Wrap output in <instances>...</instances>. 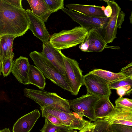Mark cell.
I'll return each mask as SVG.
<instances>
[{
	"mask_svg": "<svg viewBox=\"0 0 132 132\" xmlns=\"http://www.w3.org/2000/svg\"><path fill=\"white\" fill-rule=\"evenodd\" d=\"M29 25L26 10L0 0V37L22 36L29 29Z\"/></svg>",
	"mask_w": 132,
	"mask_h": 132,
	"instance_id": "6da1fadb",
	"label": "cell"
},
{
	"mask_svg": "<svg viewBox=\"0 0 132 132\" xmlns=\"http://www.w3.org/2000/svg\"><path fill=\"white\" fill-rule=\"evenodd\" d=\"M88 31L80 26L69 30H63L50 36L49 42L55 48L61 50L83 43Z\"/></svg>",
	"mask_w": 132,
	"mask_h": 132,
	"instance_id": "7a4b0ae2",
	"label": "cell"
},
{
	"mask_svg": "<svg viewBox=\"0 0 132 132\" xmlns=\"http://www.w3.org/2000/svg\"><path fill=\"white\" fill-rule=\"evenodd\" d=\"M24 96L34 101L42 107L50 106L68 113L72 112L68 100L62 98L55 93L25 88Z\"/></svg>",
	"mask_w": 132,
	"mask_h": 132,
	"instance_id": "3957f363",
	"label": "cell"
},
{
	"mask_svg": "<svg viewBox=\"0 0 132 132\" xmlns=\"http://www.w3.org/2000/svg\"><path fill=\"white\" fill-rule=\"evenodd\" d=\"M29 55L35 66L46 78L64 90L71 92L70 88L64 76L60 72L42 52L33 51L30 53Z\"/></svg>",
	"mask_w": 132,
	"mask_h": 132,
	"instance_id": "277c9868",
	"label": "cell"
},
{
	"mask_svg": "<svg viewBox=\"0 0 132 132\" xmlns=\"http://www.w3.org/2000/svg\"><path fill=\"white\" fill-rule=\"evenodd\" d=\"M65 70V78L73 95H77L84 84V76L79 66V63L75 59L69 58L62 52Z\"/></svg>",
	"mask_w": 132,
	"mask_h": 132,
	"instance_id": "5b68a950",
	"label": "cell"
},
{
	"mask_svg": "<svg viewBox=\"0 0 132 132\" xmlns=\"http://www.w3.org/2000/svg\"><path fill=\"white\" fill-rule=\"evenodd\" d=\"M103 1L109 5L112 10L111 16L103 28L104 29V39L107 45L112 42L116 38L117 29L121 28L126 14L123 11H121L120 7L114 1Z\"/></svg>",
	"mask_w": 132,
	"mask_h": 132,
	"instance_id": "8992f818",
	"label": "cell"
},
{
	"mask_svg": "<svg viewBox=\"0 0 132 132\" xmlns=\"http://www.w3.org/2000/svg\"><path fill=\"white\" fill-rule=\"evenodd\" d=\"M41 111L51 114L57 118L63 125L71 129L80 130L91 123L74 112L68 113L50 106L40 107Z\"/></svg>",
	"mask_w": 132,
	"mask_h": 132,
	"instance_id": "52a82bcc",
	"label": "cell"
},
{
	"mask_svg": "<svg viewBox=\"0 0 132 132\" xmlns=\"http://www.w3.org/2000/svg\"><path fill=\"white\" fill-rule=\"evenodd\" d=\"M100 98L87 92L78 98L68 100L70 109L80 116L88 118L90 121L95 119L94 109L95 104Z\"/></svg>",
	"mask_w": 132,
	"mask_h": 132,
	"instance_id": "ba28073f",
	"label": "cell"
},
{
	"mask_svg": "<svg viewBox=\"0 0 132 132\" xmlns=\"http://www.w3.org/2000/svg\"><path fill=\"white\" fill-rule=\"evenodd\" d=\"M108 83L105 80L89 72L84 76V84L87 92L100 98L110 96L112 93Z\"/></svg>",
	"mask_w": 132,
	"mask_h": 132,
	"instance_id": "9c48e42d",
	"label": "cell"
},
{
	"mask_svg": "<svg viewBox=\"0 0 132 132\" xmlns=\"http://www.w3.org/2000/svg\"><path fill=\"white\" fill-rule=\"evenodd\" d=\"M62 10L80 27L88 31L94 28L99 30L103 29L109 19L106 17L98 18L86 16L64 7Z\"/></svg>",
	"mask_w": 132,
	"mask_h": 132,
	"instance_id": "30bf717a",
	"label": "cell"
},
{
	"mask_svg": "<svg viewBox=\"0 0 132 132\" xmlns=\"http://www.w3.org/2000/svg\"><path fill=\"white\" fill-rule=\"evenodd\" d=\"M99 29L94 28L88 31V34L84 42L79 48L84 52H101L107 45Z\"/></svg>",
	"mask_w": 132,
	"mask_h": 132,
	"instance_id": "8fae6325",
	"label": "cell"
},
{
	"mask_svg": "<svg viewBox=\"0 0 132 132\" xmlns=\"http://www.w3.org/2000/svg\"><path fill=\"white\" fill-rule=\"evenodd\" d=\"M97 120L111 125L117 124L132 126V110L114 106V109L107 116Z\"/></svg>",
	"mask_w": 132,
	"mask_h": 132,
	"instance_id": "7c38bea8",
	"label": "cell"
},
{
	"mask_svg": "<svg viewBox=\"0 0 132 132\" xmlns=\"http://www.w3.org/2000/svg\"><path fill=\"white\" fill-rule=\"evenodd\" d=\"M29 21V29L34 36L43 42L48 41L51 36L46 28L45 22L41 18L34 14L29 9L26 10Z\"/></svg>",
	"mask_w": 132,
	"mask_h": 132,
	"instance_id": "4fadbf2b",
	"label": "cell"
},
{
	"mask_svg": "<svg viewBox=\"0 0 132 132\" xmlns=\"http://www.w3.org/2000/svg\"><path fill=\"white\" fill-rule=\"evenodd\" d=\"M42 53L63 75H65L64 65L61 50L54 48L49 41L43 42Z\"/></svg>",
	"mask_w": 132,
	"mask_h": 132,
	"instance_id": "5bb4252c",
	"label": "cell"
},
{
	"mask_svg": "<svg viewBox=\"0 0 132 132\" xmlns=\"http://www.w3.org/2000/svg\"><path fill=\"white\" fill-rule=\"evenodd\" d=\"M41 115L35 109L19 118L13 125V132H30Z\"/></svg>",
	"mask_w": 132,
	"mask_h": 132,
	"instance_id": "9a60e30c",
	"label": "cell"
},
{
	"mask_svg": "<svg viewBox=\"0 0 132 132\" xmlns=\"http://www.w3.org/2000/svg\"><path fill=\"white\" fill-rule=\"evenodd\" d=\"M30 64L28 58L20 56L14 61L11 72L20 83L29 84L28 73Z\"/></svg>",
	"mask_w": 132,
	"mask_h": 132,
	"instance_id": "2e32d148",
	"label": "cell"
},
{
	"mask_svg": "<svg viewBox=\"0 0 132 132\" xmlns=\"http://www.w3.org/2000/svg\"><path fill=\"white\" fill-rule=\"evenodd\" d=\"M69 10L86 16L98 18L106 17L102 10V6L70 4L66 5Z\"/></svg>",
	"mask_w": 132,
	"mask_h": 132,
	"instance_id": "e0dca14e",
	"label": "cell"
},
{
	"mask_svg": "<svg viewBox=\"0 0 132 132\" xmlns=\"http://www.w3.org/2000/svg\"><path fill=\"white\" fill-rule=\"evenodd\" d=\"M114 106L110 101L109 97L100 98L96 102L94 109L96 120L107 116L114 109Z\"/></svg>",
	"mask_w": 132,
	"mask_h": 132,
	"instance_id": "ac0fdd59",
	"label": "cell"
},
{
	"mask_svg": "<svg viewBox=\"0 0 132 132\" xmlns=\"http://www.w3.org/2000/svg\"><path fill=\"white\" fill-rule=\"evenodd\" d=\"M34 14L42 19L45 22L52 13L44 0H27Z\"/></svg>",
	"mask_w": 132,
	"mask_h": 132,
	"instance_id": "d6986e66",
	"label": "cell"
},
{
	"mask_svg": "<svg viewBox=\"0 0 132 132\" xmlns=\"http://www.w3.org/2000/svg\"><path fill=\"white\" fill-rule=\"evenodd\" d=\"M28 78L29 84L34 85L41 90L44 89L46 84L44 76L38 68L33 65H29Z\"/></svg>",
	"mask_w": 132,
	"mask_h": 132,
	"instance_id": "ffe728a7",
	"label": "cell"
},
{
	"mask_svg": "<svg viewBox=\"0 0 132 132\" xmlns=\"http://www.w3.org/2000/svg\"><path fill=\"white\" fill-rule=\"evenodd\" d=\"M89 72L98 76L109 83L127 77L120 72H113L102 69H94Z\"/></svg>",
	"mask_w": 132,
	"mask_h": 132,
	"instance_id": "44dd1931",
	"label": "cell"
},
{
	"mask_svg": "<svg viewBox=\"0 0 132 132\" xmlns=\"http://www.w3.org/2000/svg\"><path fill=\"white\" fill-rule=\"evenodd\" d=\"M41 132H70L72 130L64 125H56L52 123L46 118Z\"/></svg>",
	"mask_w": 132,
	"mask_h": 132,
	"instance_id": "7402d4cb",
	"label": "cell"
},
{
	"mask_svg": "<svg viewBox=\"0 0 132 132\" xmlns=\"http://www.w3.org/2000/svg\"><path fill=\"white\" fill-rule=\"evenodd\" d=\"M12 55L14 53L11 54L9 52L6 43L5 36L0 37V57L2 63Z\"/></svg>",
	"mask_w": 132,
	"mask_h": 132,
	"instance_id": "603a6c76",
	"label": "cell"
},
{
	"mask_svg": "<svg viewBox=\"0 0 132 132\" xmlns=\"http://www.w3.org/2000/svg\"><path fill=\"white\" fill-rule=\"evenodd\" d=\"M94 123L92 132H112L111 125L107 122L97 120Z\"/></svg>",
	"mask_w": 132,
	"mask_h": 132,
	"instance_id": "cb8c5ba5",
	"label": "cell"
},
{
	"mask_svg": "<svg viewBox=\"0 0 132 132\" xmlns=\"http://www.w3.org/2000/svg\"><path fill=\"white\" fill-rule=\"evenodd\" d=\"M14 55H12L2 63L1 72L4 77L8 76L11 72L14 61L13 60Z\"/></svg>",
	"mask_w": 132,
	"mask_h": 132,
	"instance_id": "d4e9b609",
	"label": "cell"
},
{
	"mask_svg": "<svg viewBox=\"0 0 132 132\" xmlns=\"http://www.w3.org/2000/svg\"><path fill=\"white\" fill-rule=\"evenodd\" d=\"M127 85L132 86V78L127 77L108 83L109 87L110 90H116L119 87Z\"/></svg>",
	"mask_w": 132,
	"mask_h": 132,
	"instance_id": "484cf974",
	"label": "cell"
},
{
	"mask_svg": "<svg viewBox=\"0 0 132 132\" xmlns=\"http://www.w3.org/2000/svg\"><path fill=\"white\" fill-rule=\"evenodd\" d=\"M52 13L62 10L64 7V0H44Z\"/></svg>",
	"mask_w": 132,
	"mask_h": 132,
	"instance_id": "4316f807",
	"label": "cell"
},
{
	"mask_svg": "<svg viewBox=\"0 0 132 132\" xmlns=\"http://www.w3.org/2000/svg\"><path fill=\"white\" fill-rule=\"evenodd\" d=\"M115 106L132 110V100L119 97L115 101Z\"/></svg>",
	"mask_w": 132,
	"mask_h": 132,
	"instance_id": "83f0119b",
	"label": "cell"
},
{
	"mask_svg": "<svg viewBox=\"0 0 132 132\" xmlns=\"http://www.w3.org/2000/svg\"><path fill=\"white\" fill-rule=\"evenodd\" d=\"M111 125L112 132H132V126L117 124Z\"/></svg>",
	"mask_w": 132,
	"mask_h": 132,
	"instance_id": "f1b7e54d",
	"label": "cell"
},
{
	"mask_svg": "<svg viewBox=\"0 0 132 132\" xmlns=\"http://www.w3.org/2000/svg\"><path fill=\"white\" fill-rule=\"evenodd\" d=\"M132 86L127 85L120 87L116 90L117 94L121 97L125 95H129L132 93Z\"/></svg>",
	"mask_w": 132,
	"mask_h": 132,
	"instance_id": "f546056e",
	"label": "cell"
},
{
	"mask_svg": "<svg viewBox=\"0 0 132 132\" xmlns=\"http://www.w3.org/2000/svg\"><path fill=\"white\" fill-rule=\"evenodd\" d=\"M41 111L42 117L46 119L55 125H63L59 120L55 116L44 111Z\"/></svg>",
	"mask_w": 132,
	"mask_h": 132,
	"instance_id": "4dcf8cb0",
	"label": "cell"
},
{
	"mask_svg": "<svg viewBox=\"0 0 132 132\" xmlns=\"http://www.w3.org/2000/svg\"><path fill=\"white\" fill-rule=\"evenodd\" d=\"M121 73L126 77L132 78V63H130L120 70Z\"/></svg>",
	"mask_w": 132,
	"mask_h": 132,
	"instance_id": "1f68e13d",
	"label": "cell"
},
{
	"mask_svg": "<svg viewBox=\"0 0 132 132\" xmlns=\"http://www.w3.org/2000/svg\"><path fill=\"white\" fill-rule=\"evenodd\" d=\"M5 36L6 43L9 52L11 54H13L14 53L13 52L12 49L13 43L14 39L16 37L12 35H6Z\"/></svg>",
	"mask_w": 132,
	"mask_h": 132,
	"instance_id": "d6a6232c",
	"label": "cell"
},
{
	"mask_svg": "<svg viewBox=\"0 0 132 132\" xmlns=\"http://www.w3.org/2000/svg\"><path fill=\"white\" fill-rule=\"evenodd\" d=\"M6 3L17 8L23 9L22 5V0H4Z\"/></svg>",
	"mask_w": 132,
	"mask_h": 132,
	"instance_id": "836d02e7",
	"label": "cell"
},
{
	"mask_svg": "<svg viewBox=\"0 0 132 132\" xmlns=\"http://www.w3.org/2000/svg\"><path fill=\"white\" fill-rule=\"evenodd\" d=\"M107 6L105 7L104 6H102V10L105 16L109 18L111 16L112 13V10L109 5L107 4Z\"/></svg>",
	"mask_w": 132,
	"mask_h": 132,
	"instance_id": "e575fe53",
	"label": "cell"
},
{
	"mask_svg": "<svg viewBox=\"0 0 132 132\" xmlns=\"http://www.w3.org/2000/svg\"><path fill=\"white\" fill-rule=\"evenodd\" d=\"M94 124V122L91 123L84 128L80 130L79 132H92Z\"/></svg>",
	"mask_w": 132,
	"mask_h": 132,
	"instance_id": "d590c367",
	"label": "cell"
},
{
	"mask_svg": "<svg viewBox=\"0 0 132 132\" xmlns=\"http://www.w3.org/2000/svg\"><path fill=\"white\" fill-rule=\"evenodd\" d=\"M0 132H11L9 128H5L0 130Z\"/></svg>",
	"mask_w": 132,
	"mask_h": 132,
	"instance_id": "8d00e7d4",
	"label": "cell"
},
{
	"mask_svg": "<svg viewBox=\"0 0 132 132\" xmlns=\"http://www.w3.org/2000/svg\"><path fill=\"white\" fill-rule=\"evenodd\" d=\"M2 63L0 57V76L1 74Z\"/></svg>",
	"mask_w": 132,
	"mask_h": 132,
	"instance_id": "74e56055",
	"label": "cell"
},
{
	"mask_svg": "<svg viewBox=\"0 0 132 132\" xmlns=\"http://www.w3.org/2000/svg\"><path fill=\"white\" fill-rule=\"evenodd\" d=\"M130 23H132V12L131 14L130 17Z\"/></svg>",
	"mask_w": 132,
	"mask_h": 132,
	"instance_id": "f35d334b",
	"label": "cell"
},
{
	"mask_svg": "<svg viewBox=\"0 0 132 132\" xmlns=\"http://www.w3.org/2000/svg\"><path fill=\"white\" fill-rule=\"evenodd\" d=\"M70 132H78L76 130H74L73 129H72Z\"/></svg>",
	"mask_w": 132,
	"mask_h": 132,
	"instance_id": "ab89813d",
	"label": "cell"
},
{
	"mask_svg": "<svg viewBox=\"0 0 132 132\" xmlns=\"http://www.w3.org/2000/svg\"></svg>",
	"mask_w": 132,
	"mask_h": 132,
	"instance_id": "60d3db41",
	"label": "cell"
}]
</instances>
